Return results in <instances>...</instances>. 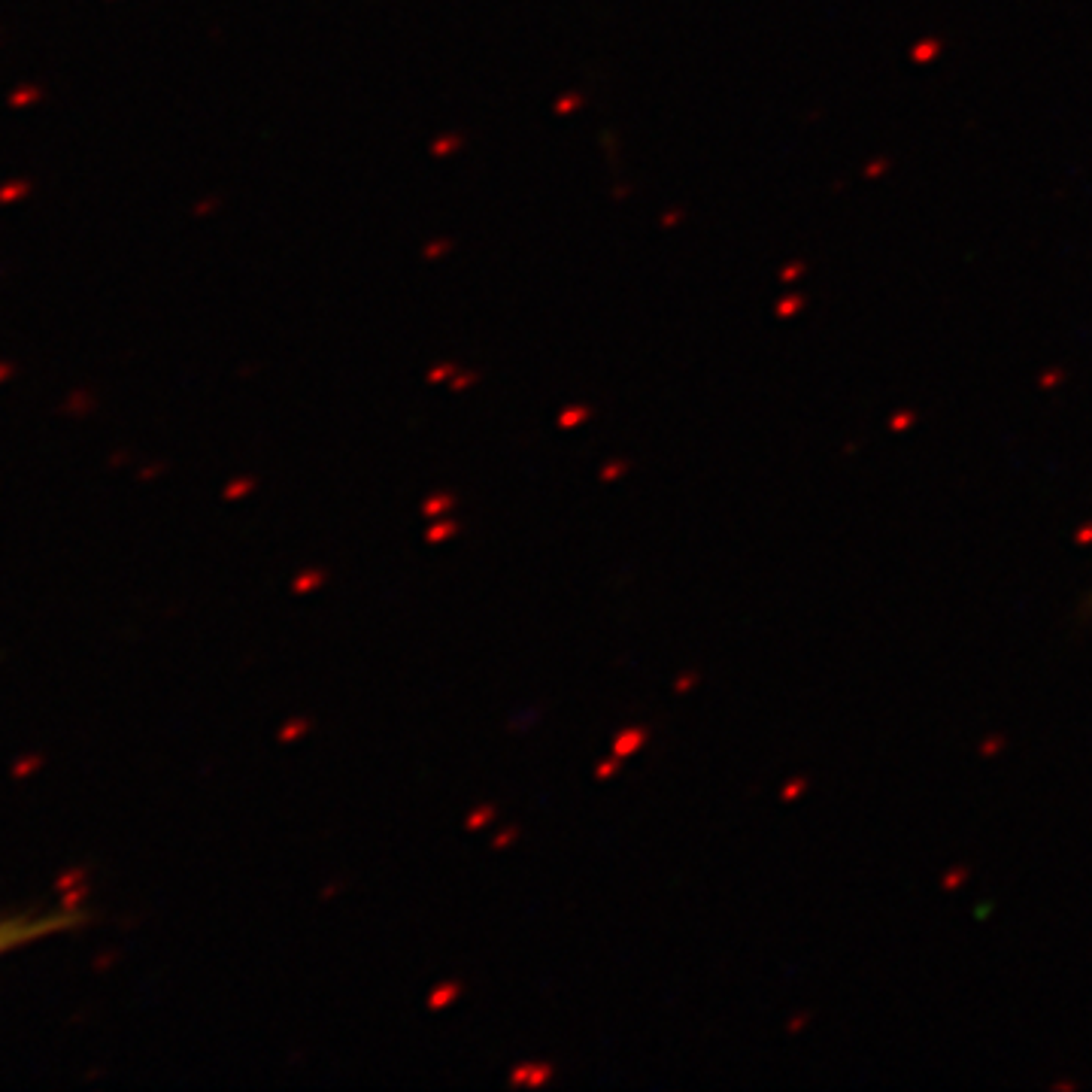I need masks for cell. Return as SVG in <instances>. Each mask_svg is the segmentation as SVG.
I'll list each match as a JSON object with an SVG mask.
<instances>
[{
    "label": "cell",
    "mask_w": 1092,
    "mask_h": 1092,
    "mask_svg": "<svg viewBox=\"0 0 1092 1092\" xmlns=\"http://www.w3.org/2000/svg\"><path fill=\"white\" fill-rule=\"evenodd\" d=\"M76 926V913L71 910H46V913H4L0 917V956L16 953L28 944H37L43 938H52L58 931Z\"/></svg>",
    "instance_id": "6da1fadb"
},
{
    "label": "cell",
    "mask_w": 1092,
    "mask_h": 1092,
    "mask_svg": "<svg viewBox=\"0 0 1092 1092\" xmlns=\"http://www.w3.org/2000/svg\"><path fill=\"white\" fill-rule=\"evenodd\" d=\"M641 741H643V734L641 731H622L619 738H617V743H613V756L617 759H625V756H631L634 750L641 747Z\"/></svg>",
    "instance_id": "7a4b0ae2"
},
{
    "label": "cell",
    "mask_w": 1092,
    "mask_h": 1092,
    "mask_svg": "<svg viewBox=\"0 0 1092 1092\" xmlns=\"http://www.w3.org/2000/svg\"><path fill=\"white\" fill-rule=\"evenodd\" d=\"M319 583H322V574L306 571V574H301V577L295 580V592H310V589H316Z\"/></svg>",
    "instance_id": "3957f363"
},
{
    "label": "cell",
    "mask_w": 1092,
    "mask_h": 1092,
    "mask_svg": "<svg viewBox=\"0 0 1092 1092\" xmlns=\"http://www.w3.org/2000/svg\"><path fill=\"white\" fill-rule=\"evenodd\" d=\"M455 992H459V986H455V983H450V986H443V989H434V996H431V1008H443L446 1001H450Z\"/></svg>",
    "instance_id": "277c9868"
},
{
    "label": "cell",
    "mask_w": 1092,
    "mask_h": 1092,
    "mask_svg": "<svg viewBox=\"0 0 1092 1092\" xmlns=\"http://www.w3.org/2000/svg\"><path fill=\"white\" fill-rule=\"evenodd\" d=\"M489 819H492V810H489V808H480V810H476L474 817L468 819V829H480L483 822H489Z\"/></svg>",
    "instance_id": "5b68a950"
},
{
    "label": "cell",
    "mask_w": 1092,
    "mask_h": 1092,
    "mask_svg": "<svg viewBox=\"0 0 1092 1092\" xmlns=\"http://www.w3.org/2000/svg\"><path fill=\"white\" fill-rule=\"evenodd\" d=\"M452 531H455V525H434L431 534H429V540H431V543H434V540H446Z\"/></svg>",
    "instance_id": "8992f818"
},
{
    "label": "cell",
    "mask_w": 1092,
    "mask_h": 1092,
    "mask_svg": "<svg viewBox=\"0 0 1092 1092\" xmlns=\"http://www.w3.org/2000/svg\"><path fill=\"white\" fill-rule=\"evenodd\" d=\"M304 726H306V722H289V726H285V731H283V741H292V738H297V734L304 731Z\"/></svg>",
    "instance_id": "52a82bcc"
},
{
    "label": "cell",
    "mask_w": 1092,
    "mask_h": 1092,
    "mask_svg": "<svg viewBox=\"0 0 1092 1092\" xmlns=\"http://www.w3.org/2000/svg\"><path fill=\"white\" fill-rule=\"evenodd\" d=\"M617 771V762H604V764H598V777H607V774H613Z\"/></svg>",
    "instance_id": "ba28073f"
}]
</instances>
